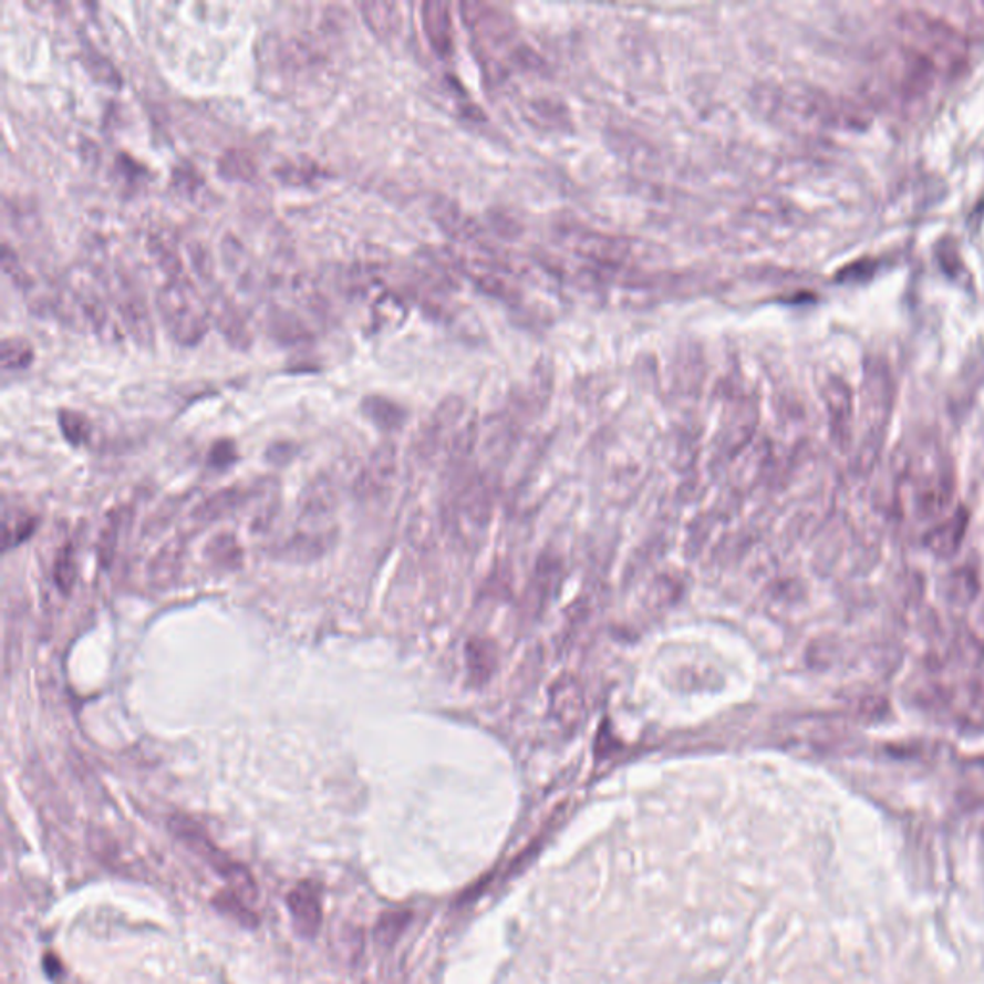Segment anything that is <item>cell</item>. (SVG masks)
<instances>
[{"label": "cell", "mask_w": 984, "mask_h": 984, "mask_svg": "<svg viewBox=\"0 0 984 984\" xmlns=\"http://www.w3.org/2000/svg\"><path fill=\"white\" fill-rule=\"evenodd\" d=\"M156 310L164 328L176 343L195 346L210 328L206 300L189 278L168 279L156 292Z\"/></svg>", "instance_id": "cell-2"}, {"label": "cell", "mask_w": 984, "mask_h": 984, "mask_svg": "<svg viewBox=\"0 0 984 984\" xmlns=\"http://www.w3.org/2000/svg\"><path fill=\"white\" fill-rule=\"evenodd\" d=\"M824 394L827 408H829V414H831L832 429L839 437H845V435H848L850 420H852V393H850V387H848V383L839 380V377H831L825 385Z\"/></svg>", "instance_id": "cell-9"}, {"label": "cell", "mask_w": 984, "mask_h": 984, "mask_svg": "<svg viewBox=\"0 0 984 984\" xmlns=\"http://www.w3.org/2000/svg\"><path fill=\"white\" fill-rule=\"evenodd\" d=\"M218 174L226 182H255L258 176V164L248 151L242 148H227L218 158Z\"/></svg>", "instance_id": "cell-12"}, {"label": "cell", "mask_w": 984, "mask_h": 984, "mask_svg": "<svg viewBox=\"0 0 984 984\" xmlns=\"http://www.w3.org/2000/svg\"><path fill=\"white\" fill-rule=\"evenodd\" d=\"M960 8L967 12L965 25L970 30H984V2H971V4H962Z\"/></svg>", "instance_id": "cell-28"}, {"label": "cell", "mask_w": 984, "mask_h": 984, "mask_svg": "<svg viewBox=\"0 0 984 984\" xmlns=\"http://www.w3.org/2000/svg\"><path fill=\"white\" fill-rule=\"evenodd\" d=\"M394 472V450L393 446H381L380 450L373 454L370 466L364 474L360 475L358 481V495H373L377 490L383 489L387 485L389 477Z\"/></svg>", "instance_id": "cell-11"}, {"label": "cell", "mask_w": 984, "mask_h": 984, "mask_svg": "<svg viewBox=\"0 0 984 984\" xmlns=\"http://www.w3.org/2000/svg\"><path fill=\"white\" fill-rule=\"evenodd\" d=\"M329 545H331V539H328L325 535L302 532L284 545L283 556L291 558V560H314L325 552V547Z\"/></svg>", "instance_id": "cell-17"}, {"label": "cell", "mask_w": 984, "mask_h": 984, "mask_svg": "<svg viewBox=\"0 0 984 984\" xmlns=\"http://www.w3.org/2000/svg\"><path fill=\"white\" fill-rule=\"evenodd\" d=\"M169 825L172 831L176 832L193 852L198 853L214 871H218L219 876L234 887L237 897L256 898V884L247 869L211 845L206 832L195 821H190L187 817H174Z\"/></svg>", "instance_id": "cell-3"}, {"label": "cell", "mask_w": 984, "mask_h": 984, "mask_svg": "<svg viewBox=\"0 0 984 984\" xmlns=\"http://www.w3.org/2000/svg\"><path fill=\"white\" fill-rule=\"evenodd\" d=\"M54 581L59 584L60 591L66 592V594L72 591L73 583H75V563H73L70 548H66L59 558L56 569H54Z\"/></svg>", "instance_id": "cell-23"}, {"label": "cell", "mask_w": 984, "mask_h": 984, "mask_svg": "<svg viewBox=\"0 0 984 984\" xmlns=\"http://www.w3.org/2000/svg\"><path fill=\"white\" fill-rule=\"evenodd\" d=\"M871 273H873V260H860V262L852 263L840 271L839 278L850 281V279H861L860 276L869 278Z\"/></svg>", "instance_id": "cell-29"}, {"label": "cell", "mask_w": 984, "mask_h": 984, "mask_svg": "<svg viewBox=\"0 0 984 984\" xmlns=\"http://www.w3.org/2000/svg\"><path fill=\"white\" fill-rule=\"evenodd\" d=\"M206 308H208L210 320L219 329V333L226 336L227 343L234 344L235 349H241V351L250 346L252 339H250L247 323L226 292L214 289L206 297Z\"/></svg>", "instance_id": "cell-5"}, {"label": "cell", "mask_w": 984, "mask_h": 984, "mask_svg": "<svg viewBox=\"0 0 984 984\" xmlns=\"http://www.w3.org/2000/svg\"><path fill=\"white\" fill-rule=\"evenodd\" d=\"M965 527H967V516H965V511L962 510L957 516H954V518L944 521L939 529H934V532L929 535L926 545H929L931 550L936 552V555L950 556L957 550V545L962 542Z\"/></svg>", "instance_id": "cell-13"}, {"label": "cell", "mask_w": 984, "mask_h": 984, "mask_svg": "<svg viewBox=\"0 0 984 984\" xmlns=\"http://www.w3.org/2000/svg\"><path fill=\"white\" fill-rule=\"evenodd\" d=\"M333 508V493L325 483H315L308 490L307 498H302V514L304 516H321Z\"/></svg>", "instance_id": "cell-21"}, {"label": "cell", "mask_w": 984, "mask_h": 984, "mask_svg": "<svg viewBox=\"0 0 984 984\" xmlns=\"http://www.w3.org/2000/svg\"><path fill=\"white\" fill-rule=\"evenodd\" d=\"M235 458H237V453H235V445L231 441H218L216 445L211 446L210 466L224 469V467L231 466Z\"/></svg>", "instance_id": "cell-27"}, {"label": "cell", "mask_w": 984, "mask_h": 984, "mask_svg": "<svg viewBox=\"0 0 984 984\" xmlns=\"http://www.w3.org/2000/svg\"><path fill=\"white\" fill-rule=\"evenodd\" d=\"M268 328H270L271 335L276 336L281 343H302V341H308V336H310L308 329L304 328V323L297 315L281 312V310L271 312L270 318H268Z\"/></svg>", "instance_id": "cell-16"}, {"label": "cell", "mask_w": 984, "mask_h": 984, "mask_svg": "<svg viewBox=\"0 0 984 984\" xmlns=\"http://www.w3.org/2000/svg\"><path fill=\"white\" fill-rule=\"evenodd\" d=\"M897 25L908 39V46L929 60L939 73H955L967 66L970 39L957 25L921 8H905L897 15Z\"/></svg>", "instance_id": "cell-1"}, {"label": "cell", "mask_w": 984, "mask_h": 984, "mask_svg": "<svg viewBox=\"0 0 984 984\" xmlns=\"http://www.w3.org/2000/svg\"><path fill=\"white\" fill-rule=\"evenodd\" d=\"M242 495L239 489H226L218 495L210 496L203 506L197 508V518L211 519L224 518L229 511H234L241 504Z\"/></svg>", "instance_id": "cell-19"}, {"label": "cell", "mask_w": 984, "mask_h": 984, "mask_svg": "<svg viewBox=\"0 0 984 984\" xmlns=\"http://www.w3.org/2000/svg\"><path fill=\"white\" fill-rule=\"evenodd\" d=\"M208 550L214 555V560H216V562L227 563V566H231L234 562H239V556H241L234 537H226V535L211 540Z\"/></svg>", "instance_id": "cell-24"}, {"label": "cell", "mask_w": 984, "mask_h": 984, "mask_svg": "<svg viewBox=\"0 0 984 984\" xmlns=\"http://www.w3.org/2000/svg\"><path fill=\"white\" fill-rule=\"evenodd\" d=\"M287 905L291 912L294 929L302 936H314L321 923L320 890L314 882H300L287 897Z\"/></svg>", "instance_id": "cell-7"}, {"label": "cell", "mask_w": 984, "mask_h": 984, "mask_svg": "<svg viewBox=\"0 0 984 984\" xmlns=\"http://www.w3.org/2000/svg\"><path fill=\"white\" fill-rule=\"evenodd\" d=\"M422 23L431 46L438 54H448L453 49V18L445 2H425L422 7Z\"/></svg>", "instance_id": "cell-8"}, {"label": "cell", "mask_w": 984, "mask_h": 984, "mask_svg": "<svg viewBox=\"0 0 984 984\" xmlns=\"http://www.w3.org/2000/svg\"><path fill=\"white\" fill-rule=\"evenodd\" d=\"M114 302H116L117 312L122 315L125 329L132 333L133 339L141 344H151L153 341V320L148 314L145 300L141 299L132 287L124 283V279H120L117 292H114Z\"/></svg>", "instance_id": "cell-6"}, {"label": "cell", "mask_w": 984, "mask_h": 984, "mask_svg": "<svg viewBox=\"0 0 984 984\" xmlns=\"http://www.w3.org/2000/svg\"><path fill=\"white\" fill-rule=\"evenodd\" d=\"M358 8L365 25L380 39H391L401 30V12L394 2H360Z\"/></svg>", "instance_id": "cell-10"}, {"label": "cell", "mask_w": 984, "mask_h": 984, "mask_svg": "<svg viewBox=\"0 0 984 984\" xmlns=\"http://www.w3.org/2000/svg\"><path fill=\"white\" fill-rule=\"evenodd\" d=\"M59 423L60 429H62V435H64L68 443H72V445H83V443L87 441L89 435H91L89 420L83 416V414H80V412L62 410L59 414Z\"/></svg>", "instance_id": "cell-20"}, {"label": "cell", "mask_w": 984, "mask_h": 984, "mask_svg": "<svg viewBox=\"0 0 984 984\" xmlns=\"http://www.w3.org/2000/svg\"><path fill=\"white\" fill-rule=\"evenodd\" d=\"M33 346L23 336H7L0 346V362L7 372L25 370L33 364Z\"/></svg>", "instance_id": "cell-18"}, {"label": "cell", "mask_w": 984, "mask_h": 984, "mask_svg": "<svg viewBox=\"0 0 984 984\" xmlns=\"http://www.w3.org/2000/svg\"><path fill=\"white\" fill-rule=\"evenodd\" d=\"M362 412L381 429H394L404 420L401 406L389 398H383V396H365L362 402Z\"/></svg>", "instance_id": "cell-15"}, {"label": "cell", "mask_w": 984, "mask_h": 984, "mask_svg": "<svg viewBox=\"0 0 984 984\" xmlns=\"http://www.w3.org/2000/svg\"><path fill=\"white\" fill-rule=\"evenodd\" d=\"M552 709L556 717L562 722L566 727H573L583 714V698L579 694L576 683H560L556 686L555 701H552Z\"/></svg>", "instance_id": "cell-14"}, {"label": "cell", "mask_w": 984, "mask_h": 984, "mask_svg": "<svg viewBox=\"0 0 984 984\" xmlns=\"http://www.w3.org/2000/svg\"><path fill=\"white\" fill-rule=\"evenodd\" d=\"M406 921H408L406 913H389L385 918H381L380 925L375 929L377 941L385 942V944L396 941V936L401 934Z\"/></svg>", "instance_id": "cell-22"}, {"label": "cell", "mask_w": 984, "mask_h": 984, "mask_svg": "<svg viewBox=\"0 0 984 984\" xmlns=\"http://www.w3.org/2000/svg\"><path fill=\"white\" fill-rule=\"evenodd\" d=\"M4 529H7L4 531V545H7V548H12L23 542V540L30 539L31 535H33V529H35V521L31 518H25L14 524V526L7 524Z\"/></svg>", "instance_id": "cell-26"}, {"label": "cell", "mask_w": 984, "mask_h": 984, "mask_svg": "<svg viewBox=\"0 0 984 984\" xmlns=\"http://www.w3.org/2000/svg\"><path fill=\"white\" fill-rule=\"evenodd\" d=\"M861 398H863V416L869 425L871 446L877 445V438L881 437L882 429L892 410L894 398V383L890 375L887 360L881 356L866 358L863 364V385H861Z\"/></svg>", "instance_id": "cell-4"}, {"label": "cell", "mask_w": 984, "mask_h": 984, "mask_svg": "<svg viewBox=\"0 0 984 984\" xmlns=\"http://www.w3.org/2000/svg\"><path fill=\"white\" fill-rule=\"evenodd\" d=\"M320 168H312V164L308 162V164H289V166H284V168L276 169V176L281 177L284 183H292V185H297L300 182V177L302 176V183H310L314 177L320 176Z\"/></svg>", "instance_id": "cell-25"}]
</instances>
